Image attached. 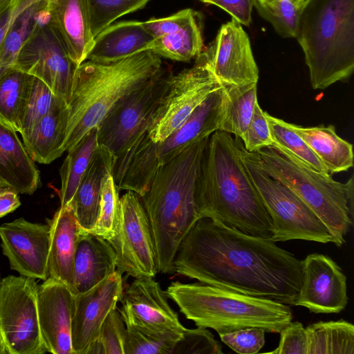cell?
I'll return each instance as SVG.
<instances>
[{"instance_id": "40", "label": "cell", "mask_w": 354, "mask_h": 354, "mask_svg": "<svg viewBox=\"0 0 354 354\" xmlns=\"http://www.w3.org/2000/svg\"><path fill=\"white\" fill-rule=\"evenodd\" d=\"M149 1L89 0L93 37L118 18L142 8Z\"/></svg>"}, {"instance_id": "6", "label": "cell", "mask_w": 354, "mask_h": 354, "mask_svg": "<svg viewBox=\"0 0 354 354\" xmlns=\"http://www.w3.org/2000/svg\"><path fill=\"white\" fill-rule=\"evenodd\" d=\"M165 292L187 319L218 335L250 327L279 333L292 319L288 305L199 281H174Z\"/></svg>"}, {"instance_id": "41", "label": "cell", "mask_w": 354, "mask_h": 354, "mask_svg": "<svg viewBox=\"0 0 354 354\" xmlns=\"http://www.w3.org/2000/svg\"><path fill=\"white\" fill-rule=\"evenodd\" d=\"M222 346L207 328H186L176 342L172 354H222Z\"/></svg>"}, {"instance_id": "19", "label": "cell", "mask_w": 354, "mask_h": 354, "mask_svg": "<svg viewBox=\"0 0 354 354\" xmlns=\"http://www.w3.org/2000/svg\"><path fill=\"white\" fill-rule=\"evenodd\" d=\"M122 275L115 270L90 290L75 295L71 322L73 354H86L98 337L108 314L120 301L124 291Z\"/></svg>"}, {"instance_id": "2", "label": "cell", "mask_w": 354, "mask_h": 354, "mask_svg": "<svg viewBox=\"0 0 354 354\" xmlns=\"http://www.w3.org/2000/svg\"><path fill=\"white\" fill-rule=\"evenodd\" d=\"M195 199L201 218L272 239L271 218L231 134L216 131L209 137L198 168Z\"/></svg>"}, {"instance_id": "28", "label": "cell", "mask_w": 354, "mask_h": 354, "mask_svg": "<svg viewBox=\"0 0 354 354\" xmlns=\"http://www.w3.org/2000/svg\"><path fill=\"white\" fill-rule=\"evenodd\" d=\"M67 105L57 99L49 112L22 137L23 144L33 161L50 164L63 153L68 118Z\"/></svg>"}, {"instance_id": "11", "label": "cell", "mask_w": 354, "mask_h": 354, "mask_svg": "<svg viewBox=\"0 0 354 354\" xmlns=\"http://www.w3.org/2000/svg\"><path fill=\"white\" fill-rule=\"evenodd\" d=\"M35 279L8 275L0 281V336L8 354L47 353L38 319Z\"/></svg>"}, {"instance_id": "50", "label": "cell", "mask_w": 354, "mask_h": 354, "mask_svg": "<svg viewBox=\"0 0 354 354\" xmlns=\"http://www.w3.org/2000/svg\"><path fill=\"white\" fill-rule=\"evenodd\" d=\"M0 354H8L6 346L3 342L0 336Z\"/></svg>"}, {"instance_id": "47", "label": "cell", "mask_w": 354, "mask_h": 354, "mask_svg": "<svg viewBox=\"0 0 354 354\" xmlns=\"http://www.w3.org/2000/svg\"><path fill=\"white\" fill-rule=\"evenodd\" d=\"M37 0H13L0 11V49L15 18Z\"/></svg>"}, {"instance_id": "43", "label": "cell", "mask_w": 354, "mask_h": 354, "mask_svg": "<svg viewBox=\"0 0 354 354\" xmlns=\"http://www.w3.org/2000/svg\"><path fill=\"white\" fill-rule=\"evenodd\" d=\"M245 149L249 152H257L273 144L269 125L259 102L254 106L249 125L241 139Z\"/></svg>"}, {"instance_id": "21", "label": "cell", "mask_w": 354, "mask_h": 354, "mask_svg": "<svg viewBox=\"0 0 354 354\" xmlns=\"http://www.w3.org/2000/svg\"><path fill=\"white\" fill-rule=\"evenodd\" d=\"M50 25L76 67L86 61L94 37L89 0H47Z\"/></svg>"}, {"instance_id": "35", "label": "cell", "mask_w": 354, "mask_h": 354, "mask_svg": "<svg viewBox=\"0 0 354 354\" xmlns=\"http://www.w3.org/2000/svg\"><path fill=\"white\" fill-rule=\"evenodd\" d=\"M273 144L287 152L307 167L328 174L322 162L304 140L290 127V123L275 118L265 111Z\"/></svg>"}, {"instance_id": "52", "label": "cell", "mask_w": 354, "mask_h": 354, "mask_svg": "<svg viewBox=\"0 0 354 354\" xmlns=\"http://www.w3.org/2000/svg\"><path fill=\"white\" fill-rule=\"evenodd\" d=\"M0 186H1V185L0 184Z\"/></svg>"}, {"instance_id": "18", "label": "cell", "mask_w": 354, "mask_h": 354, "mask_svg": "<svg viewBox=\"0 0 354 354\" xmlns=\"http://www.w3.org/2000/svg\"><path fill=\"white\" fill-rule=\"evenodd\" d=\"M119 310L126 326L183 333L186 328L168 302L166 292L152 277L135 279L123 291Z\"/></svg>"}, {"instance_id": "26", "label": "cell", "mask_w": 354, "mask_h": 354, "mask_svg": "<svg viewBox=\"0 0 354 354\" xmlns=\"http://www.w3.org/2000/svg\"><path fill=\"white\" fill-rule=\"evenodd\" d=\"M153 39L142 21L111 24L94 37L86 60L101 63L118 61L147 50Z\"/></svg>"}, {"instance_id": "22", "label": "cell", "mask_w": 354, "mask_h": 354, "mask_svg": "<svg viewBox=\"0 0 354 354\" xmlns=\"http://www.w3.org/2000/svg\"><path fill=\"white\" fill-rule=\"evenodd\" d=\"M116 270V256L107 241L89 231L82 230L73 262L71 290L83 293Z\"/></svg>"}, {"instance_id": "10", "label": "cell", "mask_w": 354, "mask_h": 354, "mask_svg": "<svg viewBox=\"0 0 354 354\" xmlns=\"http://www.w3.org/2000/svg\"><path fill=\"white\" fill-rule=\"evenodd\" d=\"M171 73L165 68L157 76L120 98L97 129V144L113 158L147 130L151 117L169 88Z\"/></svg>"}, {"instance_id": "5", "label": "cell", "mask_w": 354, "mask_h": 354, "mask_svg": "<svg viewBox=\"0 0 354 354\" xmlns=\"http://www.w3.org/2000/svg\"><path fill=\"white\" fill-rule=\"evenodd\" d=\"M295 38L313 88L349 78L354 70V0H305Z\"/></svg>"}, {"instance_id": "27", "label": "cell", "mask_w": 354, "mask_h": 354, "mask_svg": "<svg viewBox=\"0 0 354 354\" xmlns=\"http://www.w3.org/2000/svg\"><path fill=\"white\" fill-rule=\"evenodd\" d=\"M113 162V157L111 153L97 145L68 204L79 225L85 230H91L97 221L103 178L109 171H111Z\"/></svg>"}, {"instance_id": "3", "label": "cell", "mask_w": 354, "mask_h": 354, "mask_svg": "<svg viewBox=\"0 0 354 354\" xmlns=\"http://www.w3.org/2000/svg\"><path fill=\"white\" fill-rule=\"evenodd\" d=\"M209 137L189 145L160 166L148 190L140 197L150 223L160 273L174 272V259L178 246L201 218L196 204L195 185Z\"/></svg>"}, {"instance_id": "45", "label": "cell", "mask_w": 354, "mask_h": 354, "mask_svg": "<svg viewBox=\"0 0 354 354\" xmlns=\"http://www.w3.org/2000/svg\"><path fill=\"white\" fill-rule=\"evenodd\" d=\"M279 346L272 354H307L306 328L299 322H290L280 331Z\"/></svg>"}, {"instance_id": "16", "label": "cell", "mask_w": 354, "mask_h": 354, "mask_svg": "<svg viewBox=\"0 0 354 354\" xmlns=\"http://www.w3.org/2000/svg\"><path fill=\"white\" fill-rule=\"evenodd\" d=\"M0 239L3 254L12 270L35 279L49 277L48 223H32L21 217L0 225Z\"/></svg>"}, {"instance_id": "24", "label": "cell", "mask_w": 354, "mask_h": 354, "mask_svg": "<svg viewBox=\"0 0 354 354\" xmlns=\"http://www.w3.org/2000/svg\"><path fill=\"white\" fill-rule=\"evenodd\" d=\"M39 183V171L17 131L0 119V184L18 194H32Z\"/></svg>"}, {"instance_id": "42", "label": "cell", "mask_w": 354, "mask_h": 354, "mask_svg": "<svg viewBox=\"0 0 354 354\" xmlns=\"http://www.w3.org/2000/svg\"><path fill=\"white\" fill-rule=\"evenodd\" d=\"M126 325L119 310L113 309L104 319L96 340L104 354H124Z\"/></svg>"}, {"instance_id": "31", "label": "cell", "mask_w": 354, "mask_h": 354, "mask_svg": "<svg viewBox=\"0 0 354 354\" xmlns=\"http://www.w3.org/2000/svg\"><path fill=\"white\" fill-rule=\"evenodd\" d=\"M306 331L307 354L354 353V326L346 320L320 321Z\"/></svg>"}, {"instance_id": "9", "label": "cell", "mask_w": 354, "mask_h": 354, "mask_svg": "<svg viewBox=\"0 0 354 354\" xmlns=\"http://www.w3.org/2000/svg\"><path fill=\"white\" fill-rule=\"evenodd\" d=\"M241 158L269 214L274 242L301 239L333 243L326 226L292 190L270 176L262 167L257 152H249L240 138H234Z\"/></svg>"}, {"instance_id": "4", "label": "cell", "mask_w": 354, "mask_h": 354, "mask_svg": "<svg viewBox=\"0 0 354 354\" xmlns=\"http://www.w3.org/2000/svg\"><path fill=\"white\" fill-rule=\"evenodd\" d=\"M164 69L160 57L151 50L111 62H82L75 69L67 105L68 118L63 153L97 127L120 98Z\"/></svg>"}, {"instance_id": "25", "label": "cell", "mask_w": 354, "mask_h": 354, "mask_svg": "<svg viewBox=\"0 0 354 354\" xmlns=\"http://www.w3.org/2000/svg\"><path fill=\"white\" fill-rule=\"evenodd\" d=\"M48 223L50 226L49 277L64 283L70 288L77 242L83 229L69 205L60 206Z\"/></svg>"}, {"instance_id": "20", "label": "cell", "mask_w": 354, "mask_h": 354, "mask_svg": "<svg viewBox=\"0 0 354 354\" xmlns=\"http://www.w3.org/2000/svg\"><path fill=\"white\" fill-rule=\"evenodd\" d=\"M75 295L64 283L48 277L38 286L39 328L48 353L73 354L71 322Z\"/></svg>"}, {"instance_id": "17", "label": "cell", "mask_w": 354, "mask_h": 354, "mask_svg": "<svg viewBox=\"0 0 354 354\" xmlns=\"http://www.w3.org/2000/svg\"><path fill=\"white\" fill-rule=\"evenodd\" d=\"M348 301L346 277L329 257L313 253L302 260V283L295 306L314 313H337Z\"/></svg>"}, {"instance_id": "7", "label": "cell", "mask_w": 354, "mask_h": 354, "mask_svg": "<svg viewBox=\"0 0 354 354\" xmlns=\"http://www.w3.org/2000/svg\"><path fill=\"white\" fill-rule=\"evenodd\" d=\"M224 86L212 91L188 119L166 139L154 142L147 130L140 133L117 158L111 174L118 189L133 191L140 197L148 190L160 166L194 142L219 131L224 115Z\"/></svg>"}, {"instance_id": "36", "label": "cell", "mask_w": 354, "mask_h": 354, "mask_svg": "<svg viewBox=\"0 0 354 354\" xmlns=\"http://www.w3.org/2000/svg\"><path fill=\"white\" fill-rule=\"evenodd\" d=\"M30 75L13 67L0 77V119L17 132L19 111Z\"/></svg>"}, {"instance_id": "8", "label": "cell", "mask_w": 354, "mask_h": 354, "mask_svg": "<svg viewBox=\"0 0 354 354\" xmlns=\"http://www.w3.org/2000/svg\"><path fill=\"white\" fill-rule=\"evenodd\" d=\"M263 169L296 194L330 232L340 247L351 226L353 178L335 180L329 174L315 171L275 145L257 152Z\"/></svg>"}, {"instance_id": "48", "label": "cell", "mask_w": 354, "mask_h": 354, "mask_svg": "<svg viewBox=\"0 0 354 354\" xmlns=\"http://www.w3.org/2000/svg\"><path fill=\"white\" fill-rule=\"evenodd\" d=\"M18 193L8 186H0V218L17 209L21 202Z\"/></svg>"}, {"instance_id": "33", "label": "cell", "mask_w": 354, "mask_h": 354, "mask_svg": "<svg viewBox=\"0 0 354 354\" xmlns=\"http://www.w3.org/2000/svg\"><path fill=\"white\" fill-rule=\"evenodd\" d=\"M226 102L219 131L241 139L249 125L257 101V83L223 84Z\"/></svg>"}, {"instance_id": "15", "label": "cell", "mask_w": 354, "mask_h": 354, "mask_svg": "<svg viewBox=\"0 0 354 354\" xmlns=\"http://www.w3.org/2000/svg\"><path fill=\"white\" fill-rule=\"evenodd\" d=\"M201 55L223 84L243 85L259 80L250 39L235 19L223 24Z\"/></svg>"}, {"instance_id": "12", "label": "cell", "mask_w": 354, "mask_h": 354, "mask_svg": "<svg viewBox=\"0 0 354 354\" xmlns=\"http://www.w3.org/2000/svg\"><path fill=\"white\" fill-rule=\"evenodd\" d=\"M223 84L201 55L195 64L169 77V88L152 114L147 133L154 142L166 139L194 110Z\"/></svg>"}, {"instance_id": "38", "label": "cell", "mask_w": 354, "mask_h": 354, "mask_svg": "<svg viewBox=\"0 0 354 354\" xmlns=\"http://www.w3.org/2000/svg\"><path fill=\"white\" fill-rule=\"evenodd\" d=\"M254 6L279 36L295 38L301 6H297L291 0H273L268 3L254 0Z\"/></svg>"}, {"instance_id": "51", "label": "cell", "mask_w": 354, "mask_h": 354, "mask_svg": "<svg viewBox=\"0 0 354 354\" xmlns=\"http://www.w3.org/2000/svg\"><path fill=\"white\" fill-rule=\"evenodd\" d=\"M13 0H0V11Z\"/></svg>"}, {"instance_id": "13", "label": "cell", "mask_w": 354, "mask_h": 354, "mask_svg": "<svg viewBox=\"0 0 354 354\" xmlns=\"http://www.w3.org/2000/svg\"><path fill=\"white\" fill-rule=\"evenodd\" d=\"M116 256V270L135 279L153 278L158 263L150 223L140 196L127 191L120 198L115 234L107 240Z\"/></svg>"}, {"instance_id": "49", "label": "cell", "mask_w": 354, "mask_h": 354, "mask_svg": "<svg viewBox=\"0 0 354 354\" xmlns=\"http://www.w3.org/2000/svg\"><path fill=\"white\" fill-rule=\"evenodd\" d=\"M259 1H260L262 3H268L273 0H259ZM291 1L293 3H295L297 6H301L305 0H291Z\"/></svg>"}, {"instance_id": "14", "label": "cell", "mask_w": 354, "mask_h": 354, "mask_svg": "<svg viewBox=\"0 0 354 354\" xmlns=\"http://www.w3.org/2000/svg\"><path fill=\"white\" fill-rule=\"evenodd\" d=\"M13 67L41 80L68 104L77 67L50 24L42 26L26 41Z\"/></svg>"}, {"instance_id": "34", "label": "cell", "mask_w": 354, "mask_h": 354, "mask_svg": "<svg viewBox=\"0 0 354 354\" xmlns=\"http://www.w3.org/2000/svg\"><path fill=\"white\" fill-rule=\"evenodd\" d=\"M57 99L44 82L30 75L18 116L19 133L22 137L49 112Z\"/></svg>"}, {"instance_id": "32", "label": "cell", "mask_w": 354, "mask_h": 354, "mask_svg": "<svg viewBox=\"0 0 354 354\" xmlns=\"http://www.w3.org/2000/svg\"><path fill=\"white\" fill-rule=\"evenodd\" d=\"M97 129L87 132L71 149L60 167V206L70 203L97 147Z\"/></svg>"}, {"instance_id": "1", "label": "cell", "mask_w": 354, "mask_h": 354, "mask_svg": "<svg viewBox=\"0 0 354 354\" xmlns=\"http://www.w3.org/2000/svg\"><path fill=\"white\" fill-rule=\"evenodd\" d=\"M174 270L201 283L295 306L302 261L270 239L207 218L199 219L178 246Z\"/></svg>"}, {"instance_id": "30", "label": "cell", "mask_w": 354, "mask_h": 354, "mask_svg": "<svg viewBox=\"0 0 354 354\" xmlns=\"http://www.w3.org/2000/svg\"><path fill=\"white\" fill-rule=\"evenodd\" d=\"M47 0H37L13 20L0 49V77L12 68L26 41L42 26L48 24Z\"/></svg>"}, {"instance_id": "37", "label": "cell", "mask_w": 354, "mask_h": 354, "mask_svg": "<svg viewBox=\"0 0 354 354\" xmlns=\"http://www.w3.org/2000/svg\"><path fill=\"white\" fill-rule=\"evenodd\" d=\"M124 354H172L183 333L126 326Z\"/></svg>"}, {"instance_id": "29", "label": "cell", "mask_w": 354, "mask_h": 354, "mask_svg": "<svg viewBox=\"0 0 354 354\" xmlns=\"http://www.w3.org/2000/svg\"><path fill=\"white\" fill-rule=\"evenodd\" d=\"M290 125L307 143L328 174L346 171L353 166V145L337 134L333 125Z\"/></svg>"}, {"instance_id": "46", "label": "cell", "mask_w": 354, "mask_h": 354, "mask_svg": "<svg viewBox=\"0 0 354 354\" xmlns=\"http://www.w3.org/2000/svg\"><path fill=\"white\" fill-rule=\"evenodd\" d=\"M200 1L217 6L228 12L232 18L241 25L249 26L252 22V11L254 0H199Z\"/></svg>"}, {"instance_id": "44", "label": "cell", "mask_w": 354, "mask_h": 354, "mask_svg": "<svg viewBox=\"0 0 354 354\" xmlns=\"http://www.w3.org/2000/svg\"><path fill=\"white\" fill-rule=\"evenodd\" d=\"M266 331L250 327L219 335L221 341L239 354L258 353L266 343Z\"/></svg>"}, {"instance_id": "23", "label": "cell", "mask_w": 354, "mask_h": 354, "mask_svg": "<svg viewBox=\"0 0 354 354\" xmlns=\"http://www.w3.org/2000/svg\"><path fill=\"white\" fill-rule=\"evenodd\" d=\"M159 57L189 62L203 50L202 28L197 13L190 8L178 11L162 34L147 48Z\"/></svg>"}, {"instance_id": "39", "label": "cell", "mask_w": 354, "mask_h": 354, "mask_svg": "<svg viewBox=\"0 0 354 354\" xmlns=\"http://www.w3.org/2000/svg\"><path fill=\"white\" fill-rule=\"evenodd\" d=\"M119 206V190L111 171H109L102 181L98 218L89 232L106 240L113 237L115 232Z\"/></svg>"}]
</instances>
